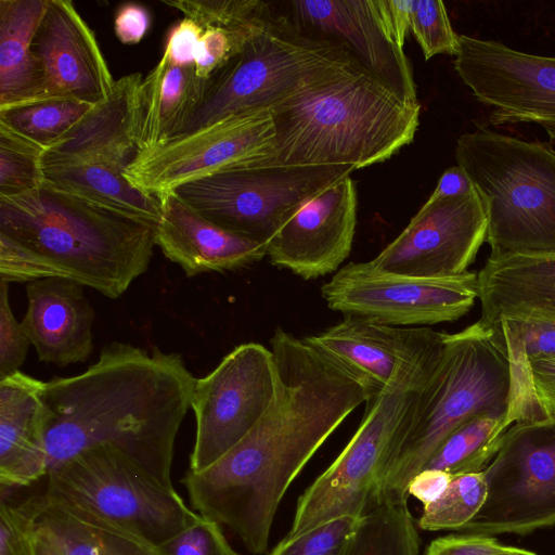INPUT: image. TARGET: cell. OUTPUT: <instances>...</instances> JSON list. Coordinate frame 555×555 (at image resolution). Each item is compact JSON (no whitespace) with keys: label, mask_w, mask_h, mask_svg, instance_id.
Wrapping results in <instances>:
<instances>
[{"label":"cell","mask_w":555,"mask_h":555,"mask_svg":"<svg viewBox=\"0 0 555 555\" xmlns=\"http://www.w3.org/2000/svg\"><path fill=\"white\" fill-rule=\"evenodd\" d=\"M278 387L256 426L229 452L180 480L194 511L227 526L254 555L268 551L287 489L361 403L365 388L328 357L282 327L270 338Z\"/></svg>","instance_id":"6da1fadb"},{"label":"cell","mask_w":555,"mask_h":555,"mask_svg":"<svg viewBox=\"0 0 555 555\" xmlns=\"http://www.w3.org/2000/svg\"><path fill=\"white\" fill-rule=\"evenodd\" d=\"M195 382L181 354L119 341L83 373L44 382L48 472L83 450L111 446L173 487L175 442Z\"/></svg>","instance_id":"7a4b0ae2"},{"label":"cell","mask_w":555,"mask_h":555,"mask_svg":"<svg viewBox=\"0 0 555 555\" xmlns=\"http://www.w3.org/2000/svg\"><path fill=\"white\" fill-rule=\"evenodd\" d=\"M155 228L52 183L0 197V280L60 278L116 299L150 266Z\"/></svg>","instance_id":"3957f363"},{"label":"cell","mask_w":555,"mask_h":555,"mask_svg":"<svg viewBox=\"0 0 555 555\" xmlns=\"http://www.w3.org/2000/svg\"><path fill=\"white\" fill-rule=\"evenodd\" d=\"M420 114V103L354 70L272 108L273 140L251 168L382 163L413 142Z\"/></svg>","instance_id":"277c9868"},{"label":"cell","mask_w":555,"mask_h":555,"mask_svg":"<svg viewBox=\"0 0 555 555\" xmlns=\"http://www.w3.org/2000/svg\"><path fill=\"white\" fill-rule=\"evenodd\" d=\"M513 385L500 327L479 320L461 332L444 333L439 362L388 463L380 499H409L411 480L464 422L479 414L507 417Z\"/></svg>","instance_id":"5b68a950"},{"label":"cell","mask_w":555,"mask_h":555,"mask_svg":"<svg viewBox=\"0 0 555 555\" xmlns=\"http://www.w3.org/2000/svg\"><path fill=\"white\" fill-rule=\"evenodd\" d=\"M456 163L488 217L489 258L555 255V150L486 128L465 132Z\"/></svg>","instance_id":"8992f818"},{"label":"cell","mask_w":555,"mask_h":555,"mask_svg":"<svg viewBox=\"0 0 555 555\" xmlns=\"http://www.w3.org/2000/svg\"><path fill=\"white\" fill-rule=\"evenodd\" d=\"M354 70L361 69L341 49L306 36L272 9L241 52L206 80L199 104L173 140L230 117L271 111Z\"/></svg>","instance_id":"52a82bcc"},{"label":"cell","mask_w":555,"mask_h":555,"mask_svg":"<svg viewBox=\"0 0 555 555\" xmlns=\"http://www.w3.org/2000/svg\"><path fill=\"white\" fill-rule=\"evenodd\" d=\"M47 477L48 496L98 515L154 547L199 518L173 487L111 446L83 450Z\"/></svg>","instance_id":"ba28073f"},{"label":"cell","mask_w":555,"mask_h":555,"mask_svg":"<svg viewBox=\"0 0 555 555\" xmlns=\"http://www.w3.org/2000/svg\"><path fill=\"white\" fill-rule=\"evenodd\" d=\"M423 389H387L365 403L352 438L298 498L287 537L341 516L363 517L380 503L385 472Z\"/></svg>","instance_id":"9c48e42d"},{"label":"cell","mask_w":555,"mask_h":555,"mask_svg":"<svg viewBox=\"0 0 555 555\" xmlns=\"http://www.w3.org/2000/svg\"><path fill=\"white\" fill-rule=\"evenodd\" d=\"M353 170L350 166L247 168L198 178L173 192L215 224L268 245L306 201Z\"/></svg>","instance_id":"30bf717a"},{"label":"cell","mask_w":555,"mask_h":555,"mask_svg":"<svg viewBox=\"0 0 555 555\" xmlns=\"http://www.w3.org/2000/svg\"><path fill=\"white\" fill-rule=\"evenodd\" d=\"M487 498L459 531L527 534L555 524V415L515 422L483 470Z\"/></svg>","instance_id":"8fae6325"},{"label":"cell","mask_w":555,"mask_h":555,"mask_svg":"<svg viewBox=\"0 0 555 555\" xmlns=\"http://www.w3.org/2000/svg\"><path fill=\"white\" fill-rule=\"evenodd\" d=\"M327 307L345 315L393 326H427L464 317L478 298V273L413 278L350 262L323 284Z\"/></svg>","instance_id":"7c38bea8"},{"label":"cell","mask_w":555,"mask_h":555,"mask_svg":"<svg viewBox=\"0 0 555 555\" xmlns=\"http://www.w3.org/2000/svg\"><path fill=\"white\" fill-rule=\"evenodd\" d=\"M278 371L270 348L245 343L206 376L196 378L191 408L196 421L189 469L199 472L235 447L274 399Z\"/></svg>","instance_id":"4fadbf2b"},{"label":"cell","mask_w":555,"mask_h":555,"mask_svg":"<svg viewBox=\"0 0 555 555\" xmlns=\"http://www.w3.org/2000/svg\"><path fill=\"white\" fill-rule=\"evenodd\" d=\"M304 338L353 376L371 401L387 389L425 388L441 357L444 333L345 315Z\"/></svg>","instance_id":"5bb4252c"},{"label":"cell","mask_w":555,"mask_h":555,"mask_svg":"<svg viewBox=\"0 0 555 555\" xmlns=\"http://www.w3.org/2000/svg\"><path fill=\"white\" fill-rule=\"evenodd\" d=\"M454 69L481 104L489 124L531 122L555 140V57L460 35Z\"/></svg>","instance_id":"9a60e30c"},{"label":"cell","mask_w":555,"mask_h":555,"mask_svg":"<svg viewBox=\"0 0 555 555\" xmlns=\"http://www.w3.org/2000/svg\"><path fill=\"white\" fill-rule=\"evenodd\" d=\"M274 137L271 111L223 119L192 135L138 153L124 176L158 198L206 176L251 168Z\"/></svg>","instance_id":"2e32d148"},{"label":"cell","mask_w":555,"mask_h":555,"mask_svg":"<svg viewBox=\"0 0 555 555\" xmlns=\"http://www.w3.org/2000/svg\"><path fill=\"white\" fill-rule=\"evenodd\" d=\"M282 12L306 36L341 49L399 100L418 103L412 65L395 39L385 0H291Z\"/></svg>","instance_id":"e0dca14e"},{"label":"cell","mask_w":555,"mask_h":555,"mask_svg":"<svg viewBox=\"0 0 555 555\" xmlns=\"http://www.w3.org/2000/svg\"><path fill=\"white\" fill-rule=\"evenodd\" d=\"M487 229V211L476 189L464 196L428 198L370 261L382 271L413 278L459 275L475 260Z\"/></svg>","instance_id":"ac0fdd59"},{"label":"cell","mask_w":555,"mask_h":555,"mask_svg":"<svg viewBox=\"0 0 555 555\" xmlns=\"http://www.w3.org/2000/svg\"><path fill=\"white\" fill-rule=\"evenodd\" d=\"M357 206L351 176L313 195L269 241L270 262L304 280L338 271L352 248Z\"/></svg>","instance_id":"d6986e66"},{"label":"cell","mask_w":555,"mask_h":555,"mask_svg":"<svg viewBox=\"0 0 555 555\" xmlns=\"http://www.w3.org/2000/svg\"><path fill=\"white\" fill-rule=\"evenodd\" d=\"M31 47L43 76L38 101L73 99L94 105L113 90L115 80L95 35L73 2L47 1Z\"/></svg>","instance_id":"ffe728a7"},{"label":"cell","mask_w":555,"mask_h":555,"mask_svg":"<svg viewBox=\"0 0 555 555\" xmlns=\"http://www.w3.org/2000/svg\"><path fill=\"white\" fill-rule=\"evenodd\" d=\"M142 75L115 80L111 93L42 154L43 169L92 163L127 167L138 153Z\"/></svg>","instance_id":"44dd1931"},{"label":"cell","mask_w":555,"mask_h":555,"mask_svg":"<svg viewBox=\"0 0 555 555\" xmlns=\"http://www.w3.org/2000/svg\"><path fill=\"white\" fill-rule=\"evenodd\" d=\"M159 201L162 216L155 227V244L186 276L240 269L267 256V244L215 224L173 191Z\"/></svg>","instance_id":"7402d4cb"},{"label":"cell","mask_w":555,"mask_h":555,"mask_svg":"<svg viewBox=\"0 0 555 555\" xmlns=\"http://www.w3.org/2000/svg\"><path fill=\"white\" fill-rule=\"evenodd\" d=\"M83 287L60 278L27 283V310L21 323L40 361L66 366L90 357L94 312Z\"/></svg>","instance_id":"603a6c76"},{"label":"cell","mask_w":555,"mask_h":555,"mask_svg":"<svg viewBox=\"0 0 555 555\" xmlns=\"http://www.w3.org/2000/svg\"><path fill=\"white\" fill-rule=\"evenodd\" d=\"M43 385L21 371L0 380L1 494L48 474Z\"/></svg>","instance_id":"cb8c5ba5"},{"label":"cell","mask_w":555,"mask_h":555,"mask_svg":"<svg viewBox=\"0 0 555 555\" xmlns=\"http://www.w3.org/2000/svg\"><path fill=\"white\" fill-rule=\"evenodd\" d=\"M481 321L555 323V255L488 258L478 272Z\"/></svg>","instance_id":"d4e9b609"},{"label":"cell","mask_w":555,"mask_h":555,"mask_svg":"<svg viewBox=\"0 0 555 555\" xmlns=\"http://www.w3.org/2000/svg\"><path fill=\"white\" fill-rule=\"evenodd\" d=\"M205 85L206 80L196 75L195 66L172 65L163 54L141 83L138 153L178 137L199 104Z\"/></svg>","instance_id":"484cf974"},{"label":"cell","mask_w":555,"mask_h":555,"mask_svg":"<svg viewBox=\"0 0 555 555\" xmlns=\"http://www.w3.org/2000/svg\"><path fill=\"white\" fill-rule=\"evenodd\" d=\"M35 531L62 555H160L156 547L119 526L46 493Z\"/></svg>","instance_id":"4316f807"},{"label":"cell","mask_w":555,"mask_h":555,"mask_svg":"<svg viewBox=\"0 0 555 555\" xmlns=\"http://www.w3.org/2000/svg\"><path fill=\"white\" fill-rule=\"evenodd\" d=\"M48 0H0V109L36 102L43 86L33 39Z\"/></svg>","instance_id":"83f0119b"},{"label":"cell","mask_w":555,"mask_h":555,"mask_svg":"<svg viewBox=\"0 0 555 555\" xmlns=\"http://www.w3.org/2000/svg\"><path fill=\"white\" fill-rule=\"evenodd\" d=\"M125 167L92 163L46 168V181L104 208L155 228L162 216L158 197L134 188L124 176Z\"/></svg>","instance_id":"f1b7e54d"},{"label":"cell","mask_w":555,"mask_h":555,"mask_svg":"<svg viewBox=\"0 0 555 555\" xmlns=\"http://www.w3.org/2000/svg\"><path fill=\"white\" fill-rule=\"evenodd\" d=\"M508 427L504 415H476L441 442L423 469H439L451 476L483 472Z\"/></svg>","instance_id":"f546056e"},{"label":"cell","mask_w":555,"mask_h":555,"mask_svg":"<svg viewBox=\"0 0 555 555\" xmlns=\"http://www.w3.org/2000/svg\"><path fill=\"white\" fill-rule=\"evenodd\" d=\"M417 528L408 499H383L361 518L347 555H420Z\"/></svg>","instance_id":"4dcf8cb0"},{"label":"cell","mask_w":555,"mask_h":555,"mask_svg":"<svg viewBox=\"0 0 555 555\" xmlns=\"http://www.w3.org/2000/svg\"><path fill=\"white\" fill-rule=\"evenodd\" d=\"M91 107L73 99L41 100L0 109V124L46 149Z\"/></svg>","instance_id":"1f68e13d"},{"label":"cell","mask_w":555,"mask_h":555,"mask_svg":"<svg viewBox=\"0 0 555 555\" xmlns=\"http://www.w3.org/2000/svg\"><path fill=\"white\" fill-rule=\"evenodd\" d=\"M487 492L483 472L453 476L441 496L423 507L417 527L425 531H459L481 509Z\"/></svg>","instance_id":"d6a6232c"},{"label":"cell","mask_w":555,"mask_h":555,"mask_svg":"<svg viewBox=\"0 0 555 555\" xmlns=\"http://www.w3.org/2000/svg\"><path fill=\"white\" fill-rule=\"evenodd\" d=\"M44 149L0 124V197L40 188L44 181Z\"/></svg>","instance_id":"836d02e7"},{"label":"cell","mask_w":555,"mask_h":555,"mask_svg":"<svg viewBox=\"0 0 555 555\" xmlns=\"http://www.w3.org/2000/svg\"><path fill=\"white\" fill-rule=\"evenodd\" d=\"M165 4L195 21L204 29H240L261 20L271 4L261 0H165Z\"/></svg>","instance_id":"e575fe53"},{"label":"cell","mask_w":555,"mask_h":555,"mask_svg":"<svg viewBox=\"0 0 555 555\" xmlns=\"http://www.w3.org/2000/svg\"><path fill=\"white\" fill-rule=\"evenodd\" d=\"M361 518L341 516L296 537L285 535L268 555H347Z\"/></svg>","instance_id":"d590c367"},{"label":"cell","mask_w":555,"mask_h":555,"mask_svg":"<svg viewBox=\"0 0 555 555\" xmlns=\"http://www.w3.org/2000/svg\"><path fill=\"white\" fill-rule=\"evenodd\" d=\"M410 30L425 60L438 54H457L460 35L453 30L441 0H414Z\"/></svg>","instance_id":"8d00e7d4"},{"label":"cell","mask_w":555,"mask_h":555,"mask_svg":"<svg viewBox=\"0 0 555 555\" xmlns=\"http://www.w3.org/2000/svg\"><path fill=\"white\" fill-rule=\"evenodd\" d=\"M42 502V494L30 495L13 503L1 498L0 555H36L35 522Z\"/></svg>","instance_id":"74e56055"},{"label":"cell","mask_w":555,"mask_h":555,"mask_svg":"<svg viewBox=\"0 0 555 555\" xmlns=\"http://www.w3.org/2000/svg\"><path fill=\"white\" fill-rule=\"evenodd\" d=\"M160 555H241L217 521L199 518L192 526L156 547Z\"/></svg>","instance_id":"f35d334b"},{"label":"cell","mask_w":555,"mask_h":555,"mask_svg":"<svg viewBox=\"0 0 555 555\" xmlns=\"http://www.w3.org/2000/svg\"><path fill=\"white\" fill-rule=\"evenodd\" d=\"M30 340L10 305L9 283L0 280V380L23 365Z\"/></svg>","instance_id":"ab89813d"},{"label":"cell","mask_w":555,"mask_h":555,"mask_svg":"<svg viewBox=\"0 0 555 555\" xmlns=\"http://www.w3.org/2000/svg\"><path fill=\"white\" fill-rule=\"evenodd\" d=\"M493 325L500 327L504 341L518 348L527 361L555 357V323L502 320Z\"/></svg>","instance_id":"60d3db41"},{"label":"cell","mask_w":555,"mask_h":555,"mask_svg":"<svg viewBox=\"0 0 555 555\" xmlns=\"http://www.w3.org/2000/svg\"><path fill=\"white\" fill-rule=\"evenodd\" d=\"M502 547L493 537L457 531L433 540L425 555H493Z\"/></svg>","instance_id":"b9f144b4"},{"label":"cell","mask_w":555,"mask_h":555,"mask_svg":"<svg viewBox=\"0 0 555 555\" xmlns=\"http://www.w3.org/2000/svg\"><path fill=\"white\" fill-rule=\"evenodd\" d=\"M203 33L204 28L195 21L182 18L170 29L163 54L172 65L194 66L196 46Z\"/></svg>","instance_id":"7bdbcfd3"},{"label":"cell","mask_w":555,"mask_h":555,"mask_svg":"<svg viewBox=\"0 0 555 555\" xmlns=\"http://www.w3.org/2000/svg\"><path fill=\"white\" fill-rule=\"evenodd\" d=\"M534 398L545 416L555 415V357L527 361Z\"/></svg>","instance_id":"ee69618b"},{"label":"cell","mask_w":555,"mask_h":555,"mask_svg":"<svg viewBox=\"0 0 555 555\" xmlns=\"http://www.w3.org/2000/svg\"><path fill=\"white\" fill-rule=\"evenodd\" d=\"M150 24L151 15L146 8L137 3H126L116 12L114 30L120 42L134 44L142 40Z\"/></svg>","instance_id":"f6af8a7d"},{"label":"cell","mask_w":555,"mask_h":555,"mask_svg":"<svg viewBox=\"0 0 555 555\" xmlns=\"http://www.w3.org/2000/svg\"><path fill=\"white\" fill-rule=\"evenodd\" d=\"M453 476L439 469H423L410 482L409 496L412 495L427 505L436 501L448 488Z\"/></svg>","instance_id":"bcb514c9"},{"label":"cell","mask_w":555,"mask_h":555,"mask_svg":"<svg viewBox=\"0 0 555 555\" xmlns=\"http://www.w3.org/2000/svg\"><path fill=\"white\" fill-rule=\"evenodd\" d=\"M475 190L469 177L459 165L447 168L437 185L429 196V199L459 197L469 194Z\"/></svg>","instance_id":"7dc6e473"},{"label":"cell","mask_w":555,"mask_h":555,"mask_svg":"<svg viewBox=\"0 0 555 555\" xmlns=\"http://www.w3.org/2000/svg\"><path fill=\"white\" fill-rule=\"evenodd\" d=\"M385 2L395 39L403 48L410 30L414 0H385Z\"/></svg>","instance_id":"c3c4849f"},{"label":"cell","mask_w":555,"mask_h":555,"mask_svg":"<svg viewBox=\"0 0 555 555\" xmlns=\"http://www.w3.org/2000/svg\"><path fill=\"white\" fill-rule=\"evenodd\" d=\"M36 555H62L59 550L43 535L35 531Z\"/></svg>","instance_id":"681fc988"},{"label":"cell","mask_w":555,"mask_h":555,"mask_svg":"<svg viewBox=\"0 0 555 555\" xmlns=\"http://www.w3.org/2000/svg\"><path fill=\"white\" fill-rule=\"evenodd\" d=\"M493 555H537V554L533 552L527 551V550L503 545V547Z\"/></svg>","instance_id":"f907efd6"}]
</instances>
